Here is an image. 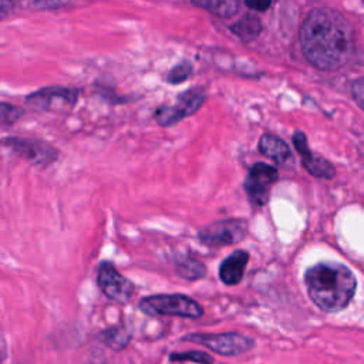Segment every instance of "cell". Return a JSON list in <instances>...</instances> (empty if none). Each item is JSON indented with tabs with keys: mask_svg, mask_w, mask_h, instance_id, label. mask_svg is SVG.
Instances as JSON below:
<instances>
[{
	"mask_svg": "<svg viewBox=\"0 0 364 364\" xmlns=\"http://www.w3.org/2000/svg\"><path fill=\"white\" fill-rule=\"evenodd\" d=\"M300 47L306 60L323 71H334L354 55L355 36L348 18L333 9H314L300 27Z\"/></svg>",
	"mask_w": 364,
	"mask_h": 364,
	"instance_id": "cell-1",
	"label": "cell"
},
{
	"mask_svg": "<svg viewBox=\"0 0 364 364\" xmlns=\"http://www.w3.org/2000/svg\"><path fill=\"white\" fill-rule=\"evenodd\" d=\"M311 301L326 313L344 310L354 297L357 280L353 272L337 262H320L304 273Z\"/></svg>",
	"mask_w": 364,
	"mask_h": 364,
	"instance_id": "cell-2",
	"label": "cell"
},
{
	"mask_svg": "<svg viewBox=\"0 0 364 364\" xmlns=\"http://www.w3.org/2000/svg\"><path fill=\"white\" fill-rule=\"evenodd\" d=\"M139 310L148 316H175L183 318H199L203 309L198 301L185 294H154L142 297Z\"/></svg>",
	"mask_w": 364,
	"mask_h": 364,
	"instance_id": "cell-3",
	"label": "cell"
},
{
	"mask_svg": "<svg viewBox=\"0 0 364 364\" xmlns=\"http://www.w3.org/2000/svg\"><path fill=\"white\" fill-rule=\"evenodd\" d=\"M277 179L279 172L274 166L263 162H256L255 165H252L243 182V188L249 202L255 208L266 205L270 196V189Z\"/></svg>",
	"mask_w": 364,
	"mask_h": 364,
	"instance_id": "cell-4",
	"label": "cell"
},
{
	"mask_svg": "<svg viewBox=\"0 0 364 364\" xmlns=\"http://www.w3.org/2000/svg\"><path fill=\"white\" fill-rule=\"evenodd\" d=\"M208 347L220 355H239L253 347V340L240 333H220V334H188L182 338Z\"/></svg>",
	"mask_w": 364,
	"mask_h": 364,
	"instance_id": "cell-5",
	"label": "cell"
},
{
	"mask_svg": "<svg viewBox=\"0 0 364 364\" xmlns=\"http://www.w3.org/2000/svg\"><path fill=\"white\" fill-rule=\"evenodd\" d=\"M247 232V223L243 219H228L213 222L202 228L198 237L208 246H226L233 245L245 239Z\"/></svg>",
	"mask_w": 364,
	"mask_h": 364,
	"instance_id": "cell-6",
	"label": "cell"
},
{
	"mask_svg": "<svg viewBox=\"0 0 364 364\" xmlns=\"http://www.w3.org/2000/svg\"><path fill=\"white\" fill-rule=\"evenodd\" d=\"M205 101L203 88H192L178 97L175 105H162L155 111V119L159 125L168 127L196 112Z\"/></svg>",
	"mask_w": 364,
	"mask_h": 364,
	"instance_id": "cell-7",
	"label": "cell"
},
{
	"mask_svg": "<svg viewBox=\"0 0 364 364\" xmlns=\"http://www.w3.org/2000/svg\"><path fill=\"white\" fill-rule=\"evenodd\" d=\"M97 283L100 290L111 300L127 303L132 299L135 287L134 283L124 277L111 262H102L98 267Z\"/></svg>",
	"mask_w": 364,
	"mask_h": 364,
	"instance_id": "cell-8",
	"label": "cell"
},
{
	"mask_svg": "<svg viewBox=\"0 0 364 364\" xmlns=\"http://www.w3.org/2000/svg\"><path fill=\"white\" fill-rule=\"evenodd\" d=\"M4 144L18 156L34 165H48L57 158V151L41 141L27 138H10L6 139Z\"/></svg>",
	"mask_w": 364,
	"mask_h": 364,
	"instance_id": "cell-9",
	"label": "cell"
},
{
	"mask_svg": "<svg viewBox=\"0 0 364 364\" xmlns=\"http://www.w3.org/2000/svg\"><path fill=\"white\" fill-rule=\"evenodd\" d=\"M293 144L296 151L300 155L301 164L304 166V169L314 178H321V179H331L336 175V168L334 165L327 161L326 158L316 155L314 152L310 151L309 144H307V138L301 131H297L293 135Z\"/></svg>",
	"mask_w": 364,
	"mask_h": 364,
	"instance_id": "cell-10",
	"label": "cell"
},
{
	"mask_svg": "<svg viewBox=\"0 0 364 364\" xmlns=\"http://www.w3.org/2000/svg\"><path fill=\"white\" fill-rule=\"evenodd\" d=\"M249 262V253L246 250H235L219 266V277L228 286L237 284L245 274Z\"/></svg>",
	"mask_w": 364,
	"mask_h": 364,
	"instance_id": "cell-11",
	"label": "cell"
},
{
	"mask_svg": "<svg viewBox=\"0 0 364 364\" xmlns=\"http://www.w3.org/2000/svg\"><path fill=\"white\" fill-rule=\"evenodd\" d=\"M259 151L276 165H287L291 162V151L279 136L264 134L259 139Z\"/></svg>",
	"mask_w": 364,
	"mask_h": 364,
	"instance_id": "cell-12",
	"label": "cell"
},
{
	"mask_svg": "<svg viewBox=\"0 0 364 364\" xmlns=\"http://www.w3.org/2000/svg\"><path fill=\"white\" fill-rule=\"evenodd\" d=\"M75 101V95L70 90L63 88H47L41 90L28 97V102L38 108H53L55 104H73Z\"/></svg>",
	"mask_w": 364,
	"mask_h": 364,
	"instance_id": "cell-13",
	"label": "cell"
},
{
	"mask_svg": "<svg viewBox=\"0 0 364 364\" xmlns=\"http://www.w3.org/2000/svg\"><path fill=\"white\" fill-rule=\"evenodd\" d=\"M176 273L186 280H198L202 279L206 273L205 264L192 256H179L175 260Z\"/></svg>",
	"mask_w": 364,
	"mask_h": 364,
	"instance_id": "cell-14",
	"label": "cell"
},
{
	"mask_svg": "<svg viewBox=\"0 0 364 364\" xmlns=\"http://www.w3.org/2000/svg\"><path fill=\"white\" fill-rule=\"evenodd\" d=\"M191 1L198 7H202L220 18H229L235 16L239 9V0H191Z\"/></svg>",
	"mask_w": 364,
	"mask_h": 364,
	"instance_id": "cell-15",
	"label": "cell"
},
{
	"mask_svg": "<svg viewBox=\"0 0 364 364\" xmlns=\"http://www.w3.org/2000/svg\"><path fill=\"white\" fill-rule=\"evenodd\" d=\"M262 30L260 20L253 14H246L236 24L232 26V31L243 41H250L259 36Z\"/></svg>",
	"mask_w": 364,
	"mask_h": 364,
	"instance_id": "cell-16",
	"label": "cell"
},
{
	"mask_svg": "<svg viewBox=\"0 0 364 364\" xmlns=\"http://www.w3.org/2000/svg\"><path fill=\"white\" fill-rule=\"evenodd\" d=\"M101 340L109 346L111 348H124L127 344H128V340H129V336L122 331V330H118V328H109L108 331H104L102 334H100Z\"/></svg>",
	"mask_w": 364,
	"mask_h": 364,
	"instance_id": "cell-17",
	"label": "cell"
},
{
	"mask_svg": "<svg viewBox=\"0 0 364 364\" xmlns=\"http://www.w3.org/2000/svg\"><path fill=\"white\" fill-rule=\"evenodd\" d=\"M172 361H195L199 364H213V360L209 354L202 351H186V353H173L169 355Z\"/></svg>",
	"mask_w": 364,
	"mask_h": 364,
	"instance_id": "cell-18",
	"label": "cell"
},
{
	"mask_svg": "<svg viewBox=\"0 0 364 364\" xmlns=\"http://www.w3.org/2000/svg\"><path fill=\"white\" fill-rule=\"evenodd\" d=\"M192 74V65L188 61H181L179 64H176L168 74L166 80L171 84H179L182 81H185L186 78H189V75Z\"/></svg>",
	"mask_w": 364,
	"mask_h": 364,
	"instance_id": "cell-19",
	"label": "cell"
},
{
	"mask_svg": "<svg viewBox=\"0 0 364 364\" xmlns=\"http://www.w3.org/2000/svg\"><path fill=\"white\" fill-rule=\"evenodd\" d=\"M21 117V109L7 104V102H0V121L6 124H13Z\"/></svg>",
	"mask_w": 364,
	"mask_h": 364,
	"instance_id": "cell-20",
	"label": "cell"
},
{
	"mask_svg": "<svg viewBox=\"0 0 364 364\" xmlns=\"http://www.w3.org/2000/svg\"><path fill=\"white\" fill-rule=\"evenodd\" d=\"M37 7L41 9H55L68 4L71 0H33Z\"/></svg>",
	"mask_w": 364,
	"mask_h": 364,
	"instance_id": "cell-21",
	"label": "cell"
},
{
	"mask_svg": "<svg viewBox=\"0 0 364 364\" xmlns=\"http://www.w3.org/2000/svg\"><path fill=\"white\" fill-rule=\"evenodd\" d=\"M246 6L256 11H264L272 4V0H245Z\"/></svg>",
	"mask_w": 364,
	"mask_h": 364,
	"instance_id": "cell-22",
	"label": "cell"
},
{
	"mask_svg": "<svg viewBox=\"0 0 364 364\" xmlns=\"http://www.w3.org/2000/svg\"><path fill=\"white\" fill-rule=\"evenodd\" d=\"M16 1L17 0H0V20L13 10Z\"/></svg>",
	"mask_w": 364,
	"mask_h": 364,
	"instance_id": "cell-23",
	"label": "cell"
},
{
	"mask_svg": "<svg viewBox=\"0 0 364 364\" xmlns=\"http://www.w3.org/2000/svg\"><path fill=\"white\" fill-rule=\"evenodd\" d=\"M353 91H354L353 95L355 97L357 104L361 105L363 104V81H361V78H358L357 82L353 85Z\"/></svg>",
	"mask_w": 364,
	"mask_h": 364,
	"instance_id": "cell-24",
	"label": "cell"
}]
</instances>
